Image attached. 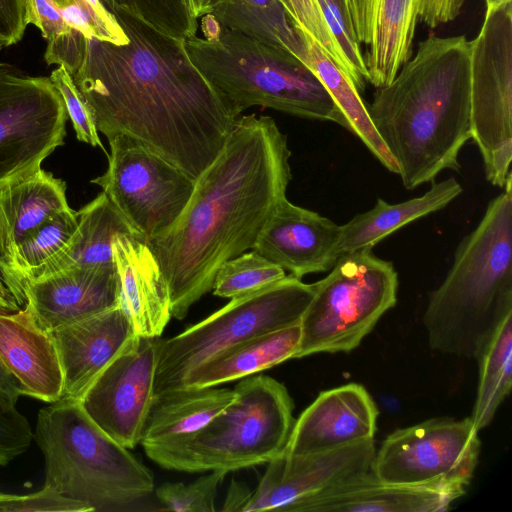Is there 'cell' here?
Wrapping results in <instances>:
<instances>
[{
    "label": "cell",
    "instance_id": "cell-35",
    "mask_svg": "<svg viewBox=\"0 0 512 512\" xmlns=\"http://www.w3.org/2000/svg\"><path fill=\"white\" fill-rule=\"evenodd\" d=\"M120 6L157 30L179 39L197 34L198 19L190 0H105Z\"/></svg>",
    "mask_w": 512,
    "mask_h": 512
},
{
    "label": "cell",
    "instance_id": "cell-28",
    "mask_svg": "<svg viewBox=\"0 0 512 512\" xmlns=\"http://www.w3.org/2000/svg\"><path fill=\"white\" fill-rule=\"evenodd\" d=\"M77 218V232L69 249L30 273L25 284L75 266L113 263L112 242L118 235L146 241L104 192L81 208Z\"/></svg>",
    "mask_w": 512,
    "mask_h": 512
},
{
    "label": "cell",
    "instance_id": "cell-41",
    "mask_svg": "<svg viewBox=\"0 0 512 512\" xmlns=\"http://www.w3.org/2000/svg\"><path fill=\"white\" fill-rule=\"evenodd\" d=\"M30 24L29 0H0V44L18 43Z\"/></svg>",
    "mask_w": 512,
    "mask_h": 512
},
{
    "label": "cell",
    "instance_id": "cell-2",
    "mask_svg": "<svg viewBox=\"0 0 512 512\" xmlns=\"http://www.w3.org/2000/svg\"><path fill=\"white\" fill-rule=\"evenodd\" d=\"M290 156L271 117L239 116L176 221L146 238L169 288L172 317L185 318L212 289L220 265L253 248L286 198Z\"/></svg>",
    "mask_w": 512,
    "mask_h": 512
},
{
    "label": "cell",
    "instance_id": "cell-26",
    "mask_svg": "<svg viewBox=\"0 0 512 512\" xmlns=\"http://www.w3.org/2000/svg\"><path fill=\"white\" fill-rule=\"evenodd\" d=\"M300 334V324H295L238 343L191 371L182 389L215 387L293 359Z\"/></svg>",
    "mask_w": 512,
    "mask_h": 512
},
{
    "label": "cell",
    "instance_id": "cell-33",
    "mask_svg": "<svg viewBox=\"0 0 512 512\" xmlns=\"http://www.w3.org/2000/svg\"><path fill=\"white\" fill-rule=\"evenodd\" d=\"M478 361V385L470 419L480 431L493 420L512 386V311L496 324L483 342Z\"/></svg>",
    "mask_w": 512,
    "mask_h": 512
},
{
    "label": "cell",
    "instance_id": "cell-34",
    "mask_svg": "<svg viewBox=\"0 0 512 512\" xmlns=\"http://www.w3.org/2000/svg\"><path fill=\"white\" fill-rule=\"evenodd\" d=\"M279 265L256 251L225 261L216 272L213 294L234 299L264 289L286 277Z\"/></svg>",
    "mask_w": 512,
    "mask_h": 512
},
{
    "label": "cell",
    "instance_id": "cell-46",
    "mask_svg": "<svg viewBox=\"0 0 512 512\" xmlns=\"http://www.w3.org/2000/svg\"><path fill=\"white\" fill-rule=\"evenodd\" d=\"M331 3H333L339 10V12L341 13L343 19H344V22H345V25L348 29V13H347V3H346V0H329ZM349 32V30H348Z\"/></svg>",
    "mask_w": 512,
    "mask_h": 512
},
{
    "label": "cell",
    "instance_id": "cell-38",
    "mask_svg": "<svg viewBox=\"0 0 512 512\" xmlns=\"http://www.w3.org/2000/svg\"><path fill=\"white\" fill-rule=\"evenodd\" d=\"M49 78L63 99L67 116L73 124L77 139L94 147L98 146L106 153L93 113L74 84L70 73L64 67L59 66L52 71Z\"/></svg>",
    "mask_w": 512,
    "mask_h": 512
},
{
    "label": "cell",
    "instance_id": "cell-20",
    "mask_svg": "<svg viewBox=\"0 0 512 512\" xmlns=\"http://www.w3.org/2000/svg\"><path fill=\"white\" fill-rule=\"evenodd\" d=\"M50 333L63 376L61 398L77 401L136 336L120 305Z\"/></svg>",
    "mask_w": 512,
    "mask_h": 512
},
{
    "label": "cell",
    "instance_id": "cell-27",
    "mask_svg": "<svg viewBox=\"0 0 512 512\" xmlns=\"http://www.w3.org/2000/svg\"><path fill=\"white\" fill-rule=\"evenodd\" d=\"M462 191L461 184L454 177H450L434 182L422 196L404 202L390 204L378 198L372 209L355 215L340 226L337 257L361 248H373L406 224L443 209Z\"/></svg>",
    "mask_w": 512,
    "mask_h": 512
},
{
    "label": "cell",
    "instance_id": "cell-6",
    "mask_svg": "<svg viewBox=\"0 0 512 512\" xmlns=\"http://www.w3.org/2000/svg\"><path fill=\"white\" fill-rule=\"evenodd\" d=\"M185 43L193 64L240 113L261 106L345 127L324 84L289 51L222 26L211 39L196 34Z\"/></svg>",
    "mask_w": 512,
    "mask_h": 512
},
{
    "label": "cell",
    "instance_id": "cell-17",
    "mask_svg": "<svg viewBox=\"0 0 512 512\" xmlns=\"http://www.w3.org/2000/svg\"><path fill=\"white\" fill-rule=\"evenodd\" d=\"M25 304L37 325L52 332L120 305L114 265L75 266L24 286Z\"/></svg>",
    "mask_w": 512,
    "mask_h": 512
},
{
    "label": "cell",
    "instance_id": "cell-42",
    "mask_svg": "<svg viewBox=\"0 0 512 512\" xmlns=\"http://www.w3.org/2000/svg\"><path fill=\"white\" fill-rule=\"evenodd\" d=\"M252 495V491L248 489L241 482H237L232 480L227 491V495L224 501V505L221 508V511L232 512V511H241L244 512V509L249 502Z\"/></svg>",
    "mask_w": 512,
    "mask_h": 512
},
{
    "label": "cell",
    "instance_id": "cell-47",
    "mask_svg": "<svg viewBox=\"0 0 512 512\" xmlns=\"http://www.w3.org/2000/svg\"><path fill=\"white\" fill-rule=\"evenodd\" d=\"M485 1H486L487 9L499 6V5L507 3V2H512V0H485Z\"/></svg>",
    "mask_w": 512,
    "mask_h": 512
},
{
    "label": "cell",
    "instance_id": "cell-18",
    "mask_svg": "<svg viewBox=\"0 0 512 512\" xmlns=\"http://www.w3.org/2000/svg\"><path fill=\"white\" fill-rule=\"evenodd\" d=\"M377 417L373 398L360 384L323 391L295 419L284 452L313 454L373 440Z\"/></svg>",
    "mask_w": 512,
    "mask_h": 512
},
{
    "label": "cell",
    "instance_id": "cell-40",
    "mask_svg": "<svg viewBox=\"0 0 512 512\" xmlns=\"http://www.w3.org/2000/svg\"><path fill=\"white\" fill-rule=\"evenodd\" d=\"M91 512L88 504L77 501L43 486L41 490L28 495L5 494L0 501V512Z\"/></svg>",
    "mask_w": 512,
    "mask_h": 512
},
{
    "label": "cell",
    "instance_id": "cell-45",
    "mask_svg": "<svg viewBox=\"0 0 512 512\" xmlns=\"http://www.w3.org/2000/svg\"><path fill=\"white\" fill-rule=\"evenodd\" d=\"M190 3L195 17L200 19L203 15L211 12L215 0H190Z\"/></svg>",
    "mask_w": 512,
    "mask_h": 512
},
{
    "label": "cell",
    "instance_id": "cell-4",
    "mask_svg": "<svg viewBox=\"0 0 512 512\" xmlns=\"http://www.w3.org/2000/svg\"><path fill=\"white\" fill-rule=\"evenodd\" d=\"M512 176L475 229L456 248L443 282L430 295L423 323L430 347L475 358L512 311Z\"/></svg>",
    "mask_w": 512,
    "mask_h": 512
},
{
    "label": "cell",
    "instance_id": "cell-16",
    "mask_svg": "<svg viewBox=\"0 0 512 512\" xmlns=\"http://www.w3.org/2000/svg\"><path fill=\"white\" fill-rule=\"evenodd\" d=\"M375 452L374 440L313 454L283 452L267 463L244 512H296L314 494L370 471Z\"/></svg>",
    "mask_w": 512,
    "mask_h": 512
},
{
    "label": "cell",
    "instance_id": "cell-12",
    "mask_svg": "<svg viewBox=\"0 0 512 512\" xmlns=\"http://www.w3.org/2000/svg\"><path fill=\"white\" fill-rule=\"evenodd\" d=\"M478 432L470 417L436 418L398 429L375 452L370 471L389 484L467 488L480 453Z\"/></svg>",
    "mask_w": 512,
    "mask_h": 512
},
{
    "label": "cell",
    "instance_id": "cell-37",
    "mask_svg": "<svg viewBox=\"0 0 512 512\" xmlns=\"http://www.w3.org/2000/svg\"><path fill=\"white\" fill-rule=\"evenodd\" d=\"M292 21L311 36L351 79L349 64L324 18L318 0H278Z\"/></svg>",
    "mask_w": 512,
    "mask_h": 512
},
{
    "label": "cell",
    "instance_id": "cell-10",
    "mask_svg": "<svg viewBox=\"0 0 512 512\" xmlns=\"http://www.w3.org/2000/svg\"><path fill=\"white\" fill-rule=\"evenodd\" d=\"M470 114L486 179L504 188L512 176V2L488 8L470 41Z\"/></svg>",
    "mask_w": 512,
    "mask_h": 512
},
{
    "label": "cell",
    "instance_id": "cell-1",
    "mask_svg": "<svg viewBox=\"0 0 512 512\" xmlns=\"http://www.w3.org/2000/svg\"><path fill=\"white\" fill-rule=\"evenodd\" d=\"M127 41L86 39L72 75L107 139L127 134L193 179L223 148L240 112L201 74L184 39L102 0Z\"/></svg>",
    "mask_w": 512,
    "mask_h": 512
},
{
    "label": "cell",
    "instance_id": "cell-19",
    "mask_svg": "<svg viewBox=\"0 0 512 512\" xmlns=\"http://www.w3.org/2000/svg\"><path fill=\"white\" fill-rule=\"evenodd\" d=\"M340 231V225L332 220L284 198L264 224L252 250L301 279L335 265Z\"/></svg>",
    "mask_w": 512,
    "mask_h": 512
},
{
    "label": "cell",
    "instance_id": "cell-14",
    "mask_svg": "<svg viewBox=\"0 0 512 512\" xmlns=\"http://www.w3.org/2000/svg\"><path fill=\"white\" fill-rule=\"evenodd\" d=\"M466 0H346L348 30L364 46L366 81L376 88L388 85L412 57L417 26L449 23Z\"/></svg>",
    "mask_w": 512,
    "mask_h": 512
},
{
    "label": "cell",
    "instance_id": "cell-13",
    "mask_svg": "<svg viewBox=\"0 0 512 512\" xmlns=\"http://www.w3.org/2000/svg\"><path fill=\"white\" fill-rule=\"evenodd\" d=\"M66 120L50 78L0 63V188L41 168L64 144Z\"/></svg>",
    "mask_w": 512,
    "mask_h": 512
},
{
    "label": "cell",
    "instance_id": "cell-30",
    "mask_svg": "<svg viewBox=\"0 0 512 512\" xmlns=\"http://www.w3.org/2000/svg\"><path fill=\"white\" fill-rule=\"evenodd\" d=\"M299 30L306 46L305 64L330 93L344 118V128L355 134L386 169L398 174V166L376 131L360 92L322 47L303 29Z\"/></svg>",
    "mask_w": 512,
    "mask_h": 512
},
{
    "label": "cell",
    "instance_id": "cell-29",
    "mask_svg": "<svg viewBox=\"0 0 512 512\" xmlns=\"http://www.w3.org/2000/svg\"><path fill=\"white\" fill-rule=\"evenodd\" d=\"M234 389L186 388L154 398L141 445L170 442L203 428L234 399Z\"/></svg>",
    "mask_w": 512,
    "mask_h": 512
},
{
    "label": "cell",
    "instance_id": "cell-22",
    "mask_svg": "<svg viewBox=\"0 0 512 512\" xmlns=\"http://www.w3.org/2000/svg\"><path fill=\"white\" fill-rule=\"evenodd\" d=\"M465 491L461 486L389 484L368 471L314 494L296 512H442Z\"/></svg>",
    "mask_w": 512,
    "mask_h": 512
},
{
    "label": "cell",
    "instance_id": "cell-23",
    "mask_svg": "<svg viewBox=\"0 0 512 512\" xmlns=\"http://www.w3.org/2000/svg\"><path fill=\"white\" fill-rule=\"evenodd\" d=\"M120 284V306L136 336L160 337L172 317L170 293L146 241L118 235L112 242Z\"/></svg>",
    "mask_w": 512,
    "mask_h": 512
},
{
    "label": "cell",
    "instance_id": "cell-32",
    "mask_svg": "<svg viewBox=\"0 0 512 512\" xmlns=\"http://www.w3.org/2000/svg\"><path fill=\"white\" fill-rule=\"evenodd\" d=\"M77 228V212L68 207L47 218L0 262L1 277L20 307L25 304L24 284L29 274L66 252Z\"/></svg>",
    "mask_w": 512,
    "mask_h": 512
},
{
    "label": "cell",
    "instance_id": "cell-48",
    "mask_svg": "<svg viewBox=\"0 0 512 512\" xmlns=\"http://www.w3.org/2000/svg\"><path fill=\"white\" fill-rule=\"evenodd\" d=\"M4 495V493L0 492V501L3 499Z\"/></svg>",
    "mask_w": 512,
    "mask_h": 512
},
{
    "label": "cell",
    "instance_id": "cell-36",
    "mask_svg": "<svg viewBox=\"0 0 512 512\" xmlns=\"http://www.w3.org/2000/svg\"><path fill=\"white\" fill-rule=\"evenodd\" d=\"M227 472L215 470L191 483L167 482L155 493L166 510L177 512H214L219 485Z\"/></svg>",
    "mask_w": 512,
    "mask_h": 512
},
{
    "label": "cell",
    "instance_id": "cell-25",
    "mask_svg": "<svg viewBox=\"0 0 512 512\" xmlns=\"http://www.w3.org/2000/svg\"><path fill=\"white\" fill-rule=\"evenodd\" d=\"M68 207L65 182L42 168L0 188V262L47 218Z\"/></svg>",
    "mask_w": 512,
    "mask_h": 512
},
{
    "label": "cell",
    "instance_id": "cell-43",
    "mask_svg": "<svg viewBox=\"0 0 512 512\" xmlns=\"http://www.w3.org/2000/svg\"><path fill=\"white\" fill-rule=\"evenodd\" d=\"M0 393L17 402L22 395L21 388L17 380L8 372L0 361Z\"/></svg>",
    "mask_w": 512,
    "mask_h": 512
},
{
    "label": "cell",
    "instance_id": "cell-8",
    "mask_svg": "<svg viewBox=\"0 0 512 512\" xmlns=\"http://www.w3.org/2000/svg\"><path fill=\"white\" fill-rule=\"evenodd\" d=\"M372 247L343 254L328 276L313 283L314 295L300 320L295 358L349 352L362 342L397 300L393 263Z\"/></svg>",
    "mask_w": 512,
    "mask_h": 512
},
{
    "label": "cell",
    "instance_id": "cell-21",
    "mask_svg": "<svg viewBox=\"0 0 512 512\" xmlns=\"http://www.w3.org/2000/svg\"><path fill=\"white\" fill-rule=\"evenodd\" d=\"M30 24L46 40L44 59L72 76L84 54L86 39L122 44L127 37L102 0H29Z\"/></svg>",
    "mask_w": 512,
    "mask_h": 512
},
{
    "label": "cell",
    "instance_id": "cell-9",
    "mask_svg": "<svg viewBox=\"0 0 512 512\" xmlns=\"http://www.w3.org/2000/svg\"><path fill=\"white\" fill-rule=\"evenodd\" d=\"M314 284L292 275L231 301L182 333L162 339L154 398L181 390L188 374L222 351L255 336L299 324Z\"/></svg>",
    "mask_w": 512,
    "mask_h": 512
},
{
    "label": "cell",
    "instance_id": "cell-49",
    "mask_svg": "<svg viewBox=\"0 0 512 512\" xmlns=\"http://www.w3.org/2000/svg\"><path fill=\"white\" fill-rule=\"evenodd\" d=\"M2 47H3V46L0 44V50L2 49Z\"/></svg>",
    "mask_w": 512,
    "mask_h": 512
},
{
    "label": "cell",
    "instance_id": "cell-31",
    "mask_svg": "<svg viewBox=\"0 0 512 512\" xmlns=\"http://www.w3.org/2000/svg\"><path fill=\"white\" fill-rule=\"evenodd\" d=\"M210 14L220 26L285 49L305 63L299 27L278 0H215Z\"/></svg>",
    "mask_w": 512,
    "mask_h": 512
},
{
    "label": "cell",
    "instance_id": "cell-24",
    "mask_svg": "<svg viewBox=\"0 0 512 512\" xmlns=\"http://www.w3.org/2000/svg\"><path fill=\"white\" fill-rule=\"evenodd\" d=\"M0 361L19 383L22 395L48 403L61 399L63 376L54 340L27 306L0 311Z\"/></svg>",
    "mask_w": 512,
    "mask_h": 512
},
{
    "label": "cell",
    "instance_id": "cell-44",
    "mask_svg": "<svg viewBox=\"0 0 512 512\" xmlns=\"http://www.w3.org/2000/svg\"><path fill=\"white\" fill-rule=\"evenodd\" d=\"M20 309L0 274V311L15 312Z\"/></svg>",
    "mask_w": 512,
    "mask_h": 512
},
{
    "label": "cell",
    "instance_id": "cell-39",
    "mask_svg": "<svg viewBox=\"0 0 512 512\" xmlns=\"http://www.w3.org/2000/svg\"><path fill=\"white\" fill-rule=\"evenodd\" d=\"M16 404L0 393V466L26 452L34 438L27 418Z\"/></svg>",
    "mask_w": 512,
    "mask_h": 512
},
{
    "label": "cell",
    "instance_id": "cell-11",
    "mask_svg": "<svg viewBox=\"0 0 512 512\" xmlns=\"http://www.w3.org/2000/svg\"><path fill=\"white\" fill-rule=\"evenodd\" d=\"M106 172L91 180L145 238L171 226L186 206L195 179L124 133L108 139Z\"/></svg>",
    "mask_w": 512,
    "mask_h": 512
},
{
    "label": "cell",
    "instance_id": "cell-7",
    "mask_svg": "<svg viewBox=\"0 0 512 512\" xmlns=\"http://www.w3.org/2000/svg\"><path fill=\"white\" fill-rule=\"evenodd\" d=\"M233 401L197 432L144 447L159 466L181 472L225 471L268 463L282 454L295 418L287 388L272 377H245Z\"/></svg>",
    "mask_w": 512,
    "mask_h": 512
},
{
    "label": "cell",
    "instance_id": "cell-5",
    "mask_svg": "<svg viewBox=\"0 0 512 512\" xmlns=\"http://www.w3.org/2000/svg\"><path fill=\"white\" fill-rule=\"evenodd\" d=\"M34 439L45 459L44 485L94 511L117 510L154 490L153 475L103 432L77 400L39 410Z\"/></svg>",
    "mask_w": 512,
    "mask_h": 512
},
{
    "label": "cell",
    "instance_id": "cell-3",
    "mask_svg": "<svg viewBox=\"0 0 512 512\" xmlns=\"http://www.w3.org/2000/svg\"><path fill=\"white\" fill-rule=\"evenodd\" d=\"M367 109L406 189L458 171L471 139L470 41L428 36Z\"/></svg>",
    "mask_w": 512,
    "mask_h": 512
},
{
    "label": "cell",
    "instance_id": "cell-15",
    "mask_svg": "<svg viewBox=\"0 0 512 512\" xmlns=\"http://www.w3.org/2000/svg\"><path fill=\"white\" fill-rule=\"evenodd\" d=\"M161 340L135 336L79 401L87 416L127 449L141 444L154 401Z\"/></svg>",
    "mask_w": 512,
    "mask_h": 512
}]
</instances>
